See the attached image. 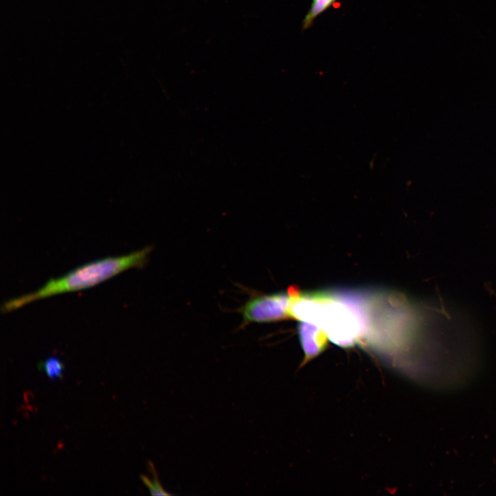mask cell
Segmentation results:
<instances>
[{
  "instance_id": "1",
  "label": "cell",
  "mask_w": 496,
  "mask_h": 496,
  "mask_svg": "<svg viewBox=\"0 0 496 496\" xmlns=\"http://www.w3.org/2000/svg\"><path fill=\"white\" fill-rule=\"evenodd\" d=\"M289 316L320 327L333 343L352 346L366 327L364 297L351 291L302 293L288 289Z\"/></svg>"
},
{
  "instance_id": "2",
  "label": "cell",
  "mask_w": 496,
  "mask_h": 496,
  "mask_svg": "<svg viewBox=\"0 0 496 496\" xmlns=\"http://www.w3.org/2000/svg\"><path fill=\"white\" fill-rule=\"evenodd\" d=\"M151 247L120 256H110L84 264L66 274L50 279L38 290L10 299L1 306L8 313L32 302L54 295L79 291L94 287L130 268L142 267Z\"/></svg>"
},
{
  "instance_id": "3",
  "label": "cell",
  "mask_w": 496,
  "mask_h": 496,
  "mask_svg": "<svg viewBox=\"0 0 496 496\" xmlns=\"http://www.w3.org/2000/svg\"><path fill=\"white\" fill-rule=\"evenodd\" d=\"M289 302L288 291L252 297L241 309L243 320L269 322L288 318Z\"/></svg>"
},
{
  "instance_id": "4",
  "label": "cell",
  "mask_w": 496,
  "mask_h": 496,
  "mask_svg": "<svg viewBox=\"0 0 496 496\" xmlns=\"http://www.w3.org/2000/svg\"><path fill=\"white\" fill-rule=\"evenodd\" d=\"M298 329L302 348L308 357L317 355L324 348L328 336L322 328L314 324L301 321Z\"/></svg>"
},
{
  "instance_id": "5",
  "label": "cell",
  "mask_w": 496,
  "mask_h": 496,
  "mask_svg": "<svg viewBox=\"0 0 496 496\" xmlns=\"http://www.w3.org/2000/svg\"><path fill=\"white\" fill-rule=\"evenodd\" d=\"M38 369L43 371L52 381L63 378V363L56 356H49L38 363Z\"/></svg>"
},
{
  "instance_id": "6",
  "label": "cell",
  "mask_w": 496,
  "mask_h": 496,
  "mask_svg": "<svg viewBox=\"0 0 496 496\" xmlns=\"http://www.w3.org/2000/svg\"><path fill=\"white\" fill-rule=\"evenodd\" d=\"M337 0H312L311 7L302 21V30L310 28L316 17L330 8Z\"/></svg>"
},
{
  "instance_id": "7",
  "label": "cell",
  "mask_w": 496,
  "mask_h": 496,
  "mask_svg": "<svg viewBox=\"0 0 496 496\" xmlns=\"http://www.w3.org/2000/svg\"><path fill=\"white\" fill-rule=\"evenodd\" d=\"M147 465L148 471L152 473V477L150 479L144 475H141L140 477L143 483L149 489L150 494L152 495H169L170 493L166 492L161 486L153 463L149 462Z\"/></svg>"
}]
</instances>
